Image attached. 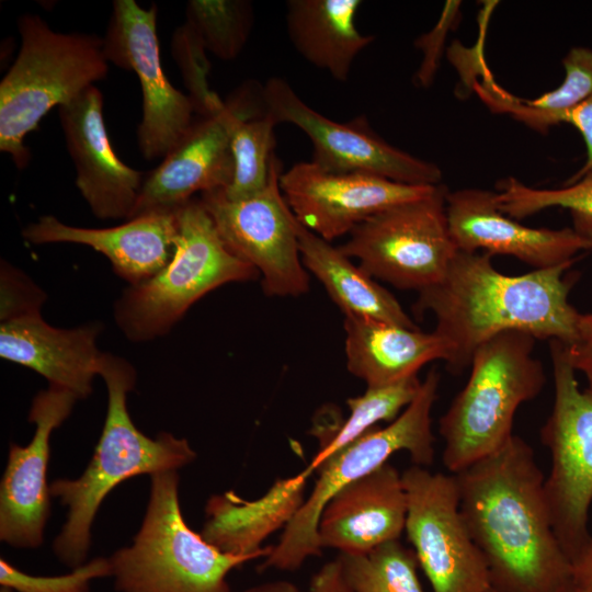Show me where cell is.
Instances as JSON below:
<instances>
[{
  "label": "cell",
  "instance_id": "6da1fadb",
  "mask_svg": "<svg viewBox=\"0 0 592 592\" xmlns=\"http://www.w3.org/2000/svg\"><path fill=\"white\" fill-rule=\"evenodd\" d=\"M464 523L497 592H570L571 561L554 532L545 477L519 435L454 474Z\"/></svg>",
  "mask_w": 592,
  "mask_h": 592
},
{
  "label": "cell",
  "instance_id": "7a4b0ae2",
  "mask_svg": "<svg viewBox=\"0 0 592 592\" xmlns=\"http://www.w3.org/2000/svg\"><path fill=\"white\" fill-rule=\"evenodd\" d=\"M491 257L457 250L443 278L420 291L414 304L415 312L434 316V332L449 345L445 363L454 375L470 367L482 343L505 331L565 345L577 338L581 314L569 301L572 283L565 278L574 261L505 275Z\"/></svg>",
  "mask_w": 592,
  "mask_h": 592
},
{
  "label": "cell",
  "instance_id": "3957f363",
  "mask_svg": "<svg viewBox=\"0 0 592 592\" xmlns=\"http://www.w3.org/2000/svg\"><path fill=\"white\" fill-rule=\"evenodd\" d=\"M99 375L107 389V411L93 456L78 478L49 485L50 496L68 508L53 550L71 569L87 561L96 512L116 486L139 475L178 471L197 456L187 440L167 432L152 439L134 424L127 394L135 387L136 371L125 358L103 353Z\"/></svg>",
  "mask_w": 592,
  "mask_h": 592
},
{
  "label": "cell",
  "instance_id": "277c9868",
  "mask_svg": "<svg viewBox=\"0 0 592 592\" xmlns=\"http://www.w3.org/2000/svg\"><path fill=\"white\" fill-rule=\"evenodd\" d=\"M19 54L0 82V150L19 169L31 159L26 135L42 118L106 77L103 38L61 33L34 13L19 18Z\"/></svg>",
  "mask_w": 592,
  "mask_h": 592
},
{
  "label": "cell",
  "instance_id": "5b68a950",
  "mask_svg": "<svg viewBox=\"0 0 592 592\" xmlns=\"http://www.w3.org/2000/svg\"><path fill=\"white\" fill-rule=\"evenodd\" d=\"M522 331H505L474 353L465 387L441 417L442 460L456 474L500 449L513 435L519 407L536 398L546 383L533 356L535 341Z\"/></svg>",
  "mask_w": 592,
  "mask_h": 592
},
{
  "label": "cell",
  "instance_id": "8992f818",
  "mask_svg": "<svg viewBox=\"0 0 592 592\" xmlns=\"http://www.w3.org/2000/svg\"><path fill=\"white\" fill-rule=\"evenodd\" d=\"M150 477V494L133 543L109 557L118 592H231L227 577L259 554L221 551L185 522L179 474Z\"/></svg>",
  "mask_w": 592,
  "mask_h": 592
},
{
  "label": "cell",
  "instance_id": "52a82bcc",
  "mask_svg": "<svg viewBox=\"0 0 592 592\" xmlns=\"http://www.w3.org/2000/svg\"><path fill=\"white\" fill-rule=\"evenodd\" d=\"M440 374L432 368L413 400L387 426L368 430L325 460L308 498L271 547L260 570L295 571L310 557L319 556L318 522L328 501L341 488L380 466L398 452H407L412 465L428 468L434 460L432 408L437 398Z\"/></svg>",
  "mask_w": 592,
  "mask_h": 592
},
{
  "label": "cell",
  "instance_id": "ba28073f",
  "mask_svg": "<svg viewBox=\"0 0 592 592\" xmlns=\"http://www.w3.org/2000/svg\"><path fill=\"white\" fill-rule=\"evenodd\" d=\"M177 210L179 232L171 260L148 281L130 286L116 304V322L129 340L164 334L210 291L259 274L226 246L200 198Z\"/></svg>",
  "mask_w": 592,
  "mask_h": 592
},
{
  "label": "cell",
  "instance_id": "9c48e42d",
  "mask_svg": "<svg viewBox=\"0 0 592 592\" xmlns=\"http://www.w3.org/2000/svg\"><path fill=\"white\" fill-rule=\"evenodd\" d=\"M549 352L555 399L540 429L550 454L544 490L554 532L572 562L592 536V386L579 387L562 342L550 340Z\"/></svg>",
  "mask_w": 592,
  "mask_h": 592
},
{
  "label": "cell",
  "instance_id": "30bf717a",
  "mask_svg": "<svg viewBox=\"0 0 592 592\" xmlns=\"http://www.w3.org/2000/svg\"><path fill=\"white\" fill-rule=\"evenodd\" d=\"M448 190L389 206L360 223L339 249L373 278L418 292L440 282L457 248L446 217Z\"/></svg>",
  "mask_w": 592,
  "mask_h": 592
},
{
  "label": "cell",
  "instance_id": "8fae6325",
  "mask_svg": "<svg viewBox=\"0 0 592 592\" xmlns=\"http://www.w3.org/2000/svg\"><path fill=\"white\" fill-rule=\"evenodd\" d=\"M282 162L271 159L270 178L259 193L229 200L223 189L201 194L226 246L262 276L267 296H299L308 291V273L303 264L295 215L280 185Z\"/></svg>",
  "mask_w": 592,
  "mask_h": 592
},
{
  "label": "cell",
  "instance_id": "7c38bea8",
  "mask_svg": "<svg viewBox=\"0 0 592 592\" xmlns=\"http://www.w3.org/2000/svg\"><path fill=\"white\" fill-rule=\"evenodd\" d=\"M401 477L405 532L433 592H490L487 563L459 511L454 474L411 465Z\"/></svg>",
  "mask_w": 592,
  "mask_h": 592
},
{
  "label": "cell",
  "instance_id": "4fadbf2b",
  "mask_svg": "<svg viewBox=\"0 0 592 592\" xmlns=\"http://www.w3.org/2000/svg\"><path fill=\"white\" fill-rule=\"evenodd\" d=\"M263 96L277 124H293L307 135L312 145L311 161L323 169L368 173L408 185L441 184L442 171L435 163L390 145L363 116L334 122L306 104L280 77L266 81Z\"/></svg>",
  "mask_w": 592,
  "mask_h": 592
},
{
  "label": "cell",
  "instance_id": "5bb4252c",
  "mask_svg": "<svg viewBox=\"0 0 592 592\" xmlns=\"http://www.w3.org/2000/svg\"><path fill=\"white\" fill-rule=\"evenodd\" d=\"M158 8L135 0H115L103 37L109 62L136 73L143 95L137 141L146 159L163 158L185 135L195 109L191 98L164 75L157 36Z\"/></svg>",
  "mask_w": 592,
  "mask_h": 592
},
{
  "label": "cell",
  "instance_id": "9a60e30c",
  "mask_svg": "<svg viewBox=\"0 0 592 592\" xmlns=\"http://www.w3.org/2000/svg\"><path fill=\"white\" fill-rule=\"evenodd\" d=\"M260 84L239 86L216 113L193 121L185 135L144 180L132 218L174 210L197 192L224 189L232 182L235 162L230 127Z\"/></svg>",
  "mask_w": 592,
  "mask_h": 592
},
{
  "label": "cell",
  "instance_id": "2e32d148",
  "mask_svg": "<svg viewBox=\"0 0 592 592\" xmlns=\"http://www.w3.org/2000/svg\"><path fill=\"white\" fill-rule=\"evenodd\" d=\"M282 193L296 219L322 239L350 234L369 216L421 197L434 186L408 185L361 172H334L314 161L293 164L280 178Z\"/></svg>",
  "mask_w": 592,
  "mask_h": 592
},
{
  "label": "cell",
  "instance_id": "e0dca14e",
  "mask_svg": "<svg viewBox=\"0 0 592 592\" xmlns=\"http://www.w3.org/2000/svg\"><path fill=\"white\" fill-rule=\"evenodd\" d=\"M78 397L49 385L33 399L29 420L35 424L25 446L11 443L0 482V539L18 548L43 544L44 528L50 515L47 467L50 436L69 417Z\"/></svg>",
  "mask_w": 592,
  "mask_h": 592
},
{
  "label": "cell",
  "instance_id": "ac0fdd59",
  "mask_svg": "<svg viewBox=\"0 0 592 592\" xmlns=\"http://www.w3.org/2000/svg\"><path fill=\"white\" fill-rule=\"evenodd\" d=\"M66 146L76 168V185L99 219H130L144 173L114 151L103 116V94L90 86L58 107Z\"/></svg>",
  "mask_w": 592,
  "mask_h": 592
},
{
  "label": "cell",
  "instance_id": "d6986e66",
  "mask_svg": "<svg viewBox=\"0 0 592 592\" xmlns=\"http://www.w3.org/2000/svg\"><path fill=\"white\" fill-rule=\"evenodd\" d=\"M451 237L459 251L512 255L534 270L576 261L592 242L573 228H531L498 209L496 192L460 189L446 195Z\"/></svg>",
  "mask_w": 592,
  "mask_h": 592
},
{
  "label": "cell",
  "instance_id": "ffe728a7",
  "mask_svg": "<svg viewBox=\"0 0 592 592\" xmlns=\"http://www.w3.org/2000/svg\"><path fill=\"white\" fill-rule=\"evenodd\" d=\"M407 494L401 473L389 462L341 488L318 522L321 548L361 555L405 532Z\"/></svg>",
  "mask_w": 592,
  "mask_h": 592
},
{
  "label": "cell",
  "instance_id": "44dd1931",
  "mask_svg": "<svg viewBox=\"0 0 592 592\" xmlns=\"http://www.w3.org/2000/svg\"><path fill=\"white\" fill-rule=\"evenodd\" d=\"M179 232L178 210L153 212L110 228H82L52 215L29 224L22 236L34 244L78 243L104 254L117 275L137 286L171 260Z\"/></svg>",
  "mask_w": 592,
  "mask_h": 592
},
{
  "label": "cell",
  "instance_id": "7402d4cb",
  "mask_svg": "<svg viewBox=\"0 0 592 592\" xmlns=\"http://www.w3.org/2000/svg\"><path fill=\"white\" fill-rule=\"evenodd\" d=\"M99 332L95 323L60 329L48 325L41 311L27 312L1 320L0 356L83 399L92 392L100 373L103 353L95 343Z\"/></svg>",
  "mask_w": 592,
  "mask_h": 592
},
{
  "label": "cell",
  "instance_id": "603a6c76",
  "mask_svg": "<svg viewBox=\"0 0 592 592\" xmlns=\"http://www.w3.org/2000/svg\"><path fill=\"white\" fill-rule=\"evenodd\" d=\"M344 331L346 367L367 387L417 376L426 363L449 355V345L434 331L355 317H344Z\"/></svg>",
  "mask_w": 592,
  "mask_h": 592
},
{
  "label": "cell",
  "instance_id": "cb8c5ba5",
  "mask_svg": "<svg viewBox=\"0 0 592 592\" xmlns=\"http://www.w3.org/2000/svg\"><path fill=\"white\" fill-rule=\"evenodd\" d=\"M309 476L303 470L280 479L257 500H244L232 491L210 497L201 535L221 551L259 554L264 558L271 547H261L262 540L292 520L305 500L303 493Z\"/></svg>",
  "mask_w": 592,
  "mask_h": 592
},
{
  "label": "cell",
  "instance_id": "d4e9b609",
  "mask_svg": "<svg viewBox=\"0 0 592 592\" xmlns=\"http://www.w3.org/2000/svg\"><path fill=\"white\" fill-rule=\"evenodd\" d=\"M358 0H289L286 27L295 49L338 81H346L353 61L375 38L355 24Z\"/></svg>",
  "mask_w": 592,
  "mask_h": 592
},
{
  "label": "cell",
  "instance_id": "484cf974",
  "mask_svg": "<svg viewBox=\"0 0 592 592\" xmlns=\"http://www.w3.org/2000/svg\"><path fill=\"white\" fill-rule=\"evenodd\" d=\"M299 252L306 270L323 285L344 317L374 319L417 328L400 303L339 247L297 224Z\"/></svg>",
  "mask_w": 592,
  "mask_h": 592
},
{
  "label": "cell",
  "instance_id": "4316f807",
  "mask_svg": "<svg viewBox=\"0 0 592 592\" xmlns=\"http://www.w3.org/2000/svg\"><path fill=\"white\" fill-rule=\"evenodd\" d=\"M276 124L267 113L263 86H260L231 123L230 146L235 174L231 184L223 189L227 198H247L266 186L271 159L275 153Z\"/></svg>",
  "mask_w": 592,
  "mask_h": 592
},
{
  "label": "cell",
  "instance_id": "83f0119b",
  "mask_svg": "<svg viewBox=\"0 0 592 592\" xmlns=\"http://www.w3.org/2000/svg\"><path fill=\"white\" fill-rule=\"evenodd\" d=\"M421 380L409 377L392 385L367 387L361 396L349 398L350 415L321 442L320 449L304 469L311 474L329 457L354 442L380 421H394L417 396Z\"/></svg>",
  "mask_w": 592,
  "mask_h": 592
},
{
  "label": "cell",
  "instance_id": "f1b7e54d",
  "mask_svg": "<svg viewBox=\"0 0 592 592\" xmlns=\"http://www.w3.org/2000/svg\"><path fill=\"white\" fill-rule=\"evenodd\" d=\"M565 78L534 100H503L500 107L527 127L545 134L592 92V48L572 47L562 59Z\"/></svg>",
  "mask_w": 592,
  "mask_h": 592
},
{
  "label": "cell",
  "instance_id": "f546056e",
  "mask_svg": "<svg viewBox=\"0 0 592 592\" xmlns=\"http://www.w3.org/2000/svg\"><path fill=\"white\" fill-rule=\"evenodd\" d=\"M499 189L496 203L503 214L517 220L550 207L567 208L573 230L592 242V169L559 189H534L512 177L502 180Z\"/></svg>",
  "mask_w": 592,
  "mask_h": 592
},
{
  "label": "cell",
  "instance_id": "4dcf8cb0",
  "mask_svg": "<svg viewBox=\"0 0 592 592\" xmlns=\"http://www.w3.org/2000/svg\"><path fill=\"white\" fill-rule=\"evenodd\" d=\"M337 560L354 592H424L418 577L417 555L399 539L366 554H340Z\"/></svg>",
  "mask_w": 592,
  "mask_h": 592
},
{
  "label": "cell",
  "instance_id": "1f68e13d",
  "mask_svg": "<svg viewBox=\"0 0 592 592\" xmlns=\"http://www.w3.org/2000/svg\"><path fill=\"white\" fill-rule=\"evenodd\" d=\"M186 21L195 27L207 52L221 60H232L251 33L253 11L244 0H191Z\"/></svg>",
  "mask_w": 592,
  "mask_h": 592
},
{
  "label": "cell",
  "instance_id": "d6a6232c",
  "mask_svg": "<svg viewBox=\"0 0 592 592\" xmlns=\"http://www.w3.org/2000/svg\"><path fill=\"white\" fill-rule=\"evenodd\" d=\"M206 52L200 34L190 22L185 20L175 29L171 38V53L180 69L195 113L200 116L216 113L225 102L209 89L208 75L212 64Z\"/></svg>",
  "mask_w": 592,
  "mask_h": 592
},
{
  "label": "cell",
  "instance_id": "836d02e7",
  "mask_svg": "<svg viewBox=\"0 0 592 592\" xmlns=\"http://www.w3.org/2000/svg\"><path fill=\"white\" fill-rule=\"evenodd\" d=\"M112 577L109 558L96 557L59 576L30 574L0 558V585L15 592H90L93 580Z\"/></svg>",
  "mask_w": 592,
  "mask_h": 592
},
{
  "label": "cell",
  "instance_id": "e575fe53",
  "mask_svg": "<svg viewBox=\"0 0 592 592\" xmlns=\"http://www.w3.org/2000/svg\"><path fill=\"white\" fill-rule=\"evenodd\" d=\"M45 294L22 272L5 262L1 267V320L41 311Z\"/></svg>",
  "mask_w": 592,
  "mask_h": 592
},
{
  "label": "cell",
  "instance_id": "d590c367",
  "mask_svg": "<svg viewBox=\"0 0 592 592\" xmlns=\"http://www.w3.org/2000/svg\"><path fill=\"white\" fill-rule=\"evenodd\" d=\"M458 1H448L436 25L415 39V46L423 53V59L415 73V82L420 87H429L439 67L444 39L451 24L458 14Z\"/></svg>",
  "mask_w": 592,
  "mask_h": 592
},
{
  "label": "cell",
  "instance_id": "8d00e7d4",
  "mask_svg": "<svg viewBox=\"0 0 592 592\" xmlns=\"http://www.w3.org/2000/svg\"><path fill=\"white\" fill-rule=\"evenodd\" d=\"M565 350L573 369L581 372L592 386V314L580 315L577 338Z\"/></svg>",
  "mask_w": 592,
  "mask_h": 592
},
{
  "label": "cell",
  "instance_id": "74e56055",
  "mask_svg": "<svg viewBox=\"0 0 592 592\" xmlns=\"http://www.w3.org/2000/svg\"><path fill=\"white\" fill-rule=\"evenodd\" d=\"M562 123L573 126L582 136L585 145V161L582 167L565 182V184H570L592 169V92L563 116Z\"/></svg>",
  "mask_w": 592,
  "mask_h": 592
},
{
  "label": "cell",
  "instance_id": "f35d334b",
  "mask_svg": "<svg viewBox=\"0 0 592 592\" xmlns=\"http://www.w3.org/2000/svg\"><path fill=\"white\" fill-rule=\"evenodd\" d=\"M307 592H354L345 581L337 559L323 565L310 580Z\"/></svg>",
  "mask_w": 592,
  "mask_h": 592
},
{
  "label": "cell",
  "instance_id": "ab89813d",
  "mask_svg": "<svg viewBox=\"0 0 592 592\" xmlns=\"http://www.w3.org/2000/svg\"><path fill=\"white\" fill-rule=\"evenodd\" d=\"M570 592H592V536L571 562Z\"/></svg>",
  "mask_w": 592,
  "mask_h": 592
},
{
  "label": "cell",
  "instance_id": "60d3db41",
  "mask_svg": "<svg viewBox=\"0 0 592 592\" xmlns=\"http://www.w3.org/2000/svg\"><path fill=\"white\" fill-rule=\"evenodd\" d=\"M243 592H300V590L289 581L278 580L250 587Z\"/></svg>",
  "mask_w": 592,
  "mask_h": 592
},
{
  "label": "cell",
  "instance_id": "b9f144b4",
  "mask_svg": "<svg viewBox=\"0 0 592 592\" xmlns=\"http://www.w3.org/2000/svg\"><path fill=\"white\" fill-rule=\"evenodd\" d=\"M0 592H13L12 590L8 589V588H2L0 589Z\"/></svg>",
  "mask_w": 592,
  "mask_h": 592
},
{
  "label": "cell",
  "instance_id": "7bdbcfd3",
  "mask_svg": "<svg viewBox=\"0 0 592 592\" xmlns=\"http://www.w3.org/2000/svg\"><path fill=\"white\" fill-rule=\"evenodd\" d=\"M490 592H497V591L490 590Z\"/></svg>",
  "mask_w": 592,
  "mask_h": 592
}]
</instances>
